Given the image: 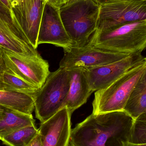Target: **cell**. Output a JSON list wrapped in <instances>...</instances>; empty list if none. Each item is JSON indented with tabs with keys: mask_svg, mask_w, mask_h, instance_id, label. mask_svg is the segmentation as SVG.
Masks as SVG:
<instances>
[{
	"mask_svg": "<svg viewBox=\"0 0 146 146\" xmlns=\"http://www.w3.org/2000/svg\"><path fill=\"white\" fill-rule=\"evenodd\" d=\"M134 120L123 111L91 115L71 130L70 146H127Z\"/></svg>",
	"mask_w": 146,
	"mask_h": 146,
	"instance_id": "6da1fadb",
	"label": "cell"
},
{
	"mask_svg": "<svg viewBox=\"0 0 146 146\" xmlns=\"http://www.w3.org/2000/svg\"><path fill=\"white\" fill-rule=\"evenodd\" d=\"M87 44L113 53H141L146 47V20L95 31Z\"/></svg>",
	"mask_w": 146,
	"mask_h": 146,
	"instance_id": "7a4b0ae2",
	"label": "cell"
},
{
	"mask_svg": "<svg viewBox=\"0 0 146 146\" xmlns=\"http://www.w3.org/2000/svg\"><path fill=\"white\" fill-rule=\"evenodd\" d=\"M100 5L94 0H77L60 9V15L73 47L85 46L96 31Z\"/></svg>",
	"mask_w": 146,
	"mask_h": 146,
	"instance_id": "3957f363",
	"label": "cell"
},
{
	"mask_svg": "<svg viewBox=\"0 0 146 146\" xmlns=\"http://www.w3.org/2000/svg\"><path fill=\"white\" fill-rule=\"evenodd\" d=\"M70 80L69 70L59 67L50 73L33 97L36 117L41 123L66 107Z\"/></svg>",
	"mask_w": 146,
	"mask_h": 146,
	"instance_id": "277c9868",
	"label": "cell"
},
{
	"mask_svg": "<svg viewBox=\"0 0 146 146\" xmlns=\"http://www.w3.org/2000/svg\"><path fill=\"white\" fill-rule=\"evenodd\" d=\"M146 71V61L129 70L107 87L95 92L92 114L123 111L133 88Z\"/></svg>",
	"mask_w": 146,
	"mask_h": 146,
	"instance_id": "5b68a950",
	"label": "cell"
},
{
	"mask_svg": "<svg viewBox=\"0 0 146 146\" xmlns=\"http://www.w3.org/2000/svg\"><path fill=\"white\" fill-rule=\"evenodd\" d=\"M146 20V0H121L100 5L96 31Z\"/></svg>",
	"mask_w": 146,
	"mask_h": 146,
	"instance_id": "8992f818",
	"label": "cell"
},
{
	"mask_svg": "<svg viewBox=\"0 0 146 146\" xmlns=\"http://www.w3.org/2000/svg\"><path fill=\"white\" fill-rule=\"evenodd\" d=\"M63 51L64 55L59 66L66 69L94 68L113 63L130 55L105 51L87 44L80 48L72 47Z\"/></svg>",
	"mask_w": 146,
	"mask_h": 146,
	"instance_id": "52a82bcc",
	"label": "cell"
},
{
	"mask_svg": "<svg viewBox=\"0 0 146 146\" xmlns=\"http://www.w3.org/2000/svg\"><path fill=\"white\" fill-rule=\"evenodd\" d=\"M1 48L7 68L15 75L40 89L51 73L48 62L42 56L26 57Z\"/></svg>",
	"mask_w": 146,
	"mask_h": 146,
	"instance_id": "ba28073f",
	"label": "cell"
},
{
	"mask_svg": "<svg viewBox=\"0 0 146 146\" xmlns=\"http://www.w3.org/2000/svg\"><path fill=\"white\" fill-rule=\"evenodd\" d=\"M146 61L141 53L101 66L82 69L93 93L109 86L129 70Z\"/></svg>",
	"mask_w": 146,
	"mask_h": 146,
	"instance_id": "9c48e42d",
	"label": "cell"
},
{
	"mask_svg": "<svg viewBox=\"0 0 146 146\" xmlns=\"http://www.w3.org/2000/svg\"><path fill=\"white\" fill-rule=\"evenodd\" d=\"M51 44L63 49L73 47V44L63 24L60 9L45 1L37 37L38 45Z\"/></svg>",
	"mask_w": 146,
	"mask_h": 146,
	"instance_id": "30bf717a",
	"label": "cell"
},
{
	"mask_svg": "<svg viewBox=\"0 0 146 146\" xmlns=\"http://www.w3.org/2000/svg\"><path fill=\"white\" fill-rule=\"evenodd\" d=\"M72 114L65 107L38 129L43 146H70Z\"/></svg>",
	"mask_w": 146,
	"mask_h": 146,
	"instance_id": "8fae6325",
	"label": "cell"
},
{
	"mask_svg": "<svg viewBox=\"0 0 146 146\" xmlns=\"http://www.w3.org/2000/svg\"><path fill=\"white\" fill-rule=\"evenodd\" d=\"M0 47L22 56L39 57L24 33L14 30L0 19Z\"/></svg>",
	"mask_w": 146,
	"mask_h": 146,
	"instance_id": "7c38bea8",
	"label": "cell"
},
{
	"mask_svg": "<svg viewBox=\"0 0 146 146\" xmlns=\"http://www.w3.org/2000/svg\"><path fill=\"white\" fill-rule=\"evenodd\" d=\"M69 70L71 80L66 107L71 114L86 104L93 93L83 70L80 68Z\"/></svg>",
	"mask_w": 146,
	"mask_h": 146,
	"instance_id": "4fadbf2b",
	"label": "cell"
},
{
	"mask_svg": "<svg viewBox=\"0 0 146 146\" xmlns=\"http://www.w3.org/2000/svg\"><path fill=\"white\" fill-rule=\"evenodd\" d=\"M45 0H28L22 21L21 30L34 48H37L39 29Z\"/></svg>",
	"mask_w": 146,
	"mask_h": 146,
	"instance_id": "5bb4252c",
	"label": "cell"
},
{
	"mask_svg": "<svg viewBox=\"0 0 146 146\" xmlns=\"http://www.w3.org/2000/svg\"><path fill=\"white\" fill-rule=\"evenodd\" d=\"M35 125L32 115H27L0 105V140L10 133Z\"/></svg>",
	"mask_w": 146,
	"mask_h": 146,
	"instance_id": "9a60e30c",
	"label": "cell"
},
{
	"mask_svg": "<svg viewBox=\"0 0 146 146\" xmlns=\"http://www.w3.org/2000/svg\"><path fill=\"white\" fill-rule=\"evenodd\" d=\"M123 111L134 120L146 112V71L133 88Z\"/></svg>",
	"mask_w": 146,
	"mask_h": 146,
	"instance_id": "2e32d148",
	"label": "cell"
},
{
	"mask_svg": "<svg viewBox=\"0 0 146 146\" xmlns=\"http://www.w3.org/2000/svg\"><path fill=\"white\" fill-rule=\"evenodd\" d=\"M0 105L27 115L34 110L32 96L14 91L0 90Z\"/></svg>",
	"mask_w": 146,
	"mask_h": 146,
	"instance_id": "e0dca14e",
	"label": "cell"
},
{
	"mask_svg": "<svg viewBox=\"0 0 146 146\" xmlns=\"http://www.w3.org/2000/svg\"><path fill=\"white\" fill-rule=\"evenodd\" d=\"M1 89L22 93L33 98L39 90L11 72L7 68L1 75Z\"/></svg>",
	"mask_w": 146,
	"mask_h": 146,
	"instance_id": "ac0fdd59",
	"label": "cell"
},
{
	"mask_svg": "<svg viewBox=\"0 0 146 146\" xmlns=\"http://www.w3.org/2000/svg\"><path fill=\"white\" fill-rule=\"evenodd\" d=\"M35 125L22 128L3 137L1 140L8 146H26L38 133Z\"/></svg>",
	"mask_w": 146,
	"mask_h": 146,
	"instance_id": "d6986e66",
	"label": "cell"
},
{
	"mask_svg": "<svg viewBox=\"0 0 146 146\" xmlns=\"http://www.w3.org/2000/svg\"><path fill=\"white\" fill-rule=\"evenodd\" d=\"M129 143L146 144V112L134 120Z\"/></svg>",
	"mask_w": 146,
	"mask_h": 146,
	"instance_id": "ffe728a7",
	"label": "cell"
},
{
	"mask_svg": "<svg viewBox=\"0 0 146 146\" xmlns=\"http://www.w3.org/2000/svg\"><path fill=\"white\" fill-rule=\"evenodd\" d=\"M0 19L14 30L24 33L14 17L12 11L1 2H0Z\"/></svg>",
	"mask_w": 146,
	"mask_h": 146,
	"instance_id": "44dd1931",
	"label": "cell"
},
{
	"mask_svg": "<svg viewBox=\"0 0 146 146\" xmlns=\"http://www.w3.org/2000/svg\"><path fill=\"white\" fill-rule=\"evenodd\" d=\"M27 1L28 0H12L10 2L11 11L19 25L23 19Z\"/></svg>",
	"mask_w": 146,
	"mask_h": 146,
	"instance_id": "7402d4cb",
	"label": "cell"
},
{
	"mask_svg": "<svg viewBox=\"0 0 146 146\" xmlns=\"http://www.w3.org/2000/svg\"><path fill=\"white\" fill-rule=\"evenodd\" d=\"M76 1L77 0H45V1L60 9L61 8Z\"/></svg>",
	"mask_w": 146,
	"mask_h": 146,
	"instance_id": "603a6c76",
	"label": "cell"
},
{
	"mask_svg": "<svg viewBox=\"0 0 146 146\" xmlns=\"http://www.w3.org/2000/svg\"><path fill=\"white\" fill-rule=\"evenodd\" d=\"M26 146H43L39 133H38Z\"/></svg>",
	"mask_w": 146,
	"mask_h": 146,
	"instance_id": "cb8c5ba5",
	"label": "cell"
},
{
	"mask_svg": "<svg viewBox=\"0 0 146 146\" xmlns=\"http://www.w3.org/2000/svg\"><path fill=\"white\" fill-rule=\"evenodd\" d=\"M7 68L2 55V48L0 47V90L1 89V76L3 72Z\"/></svg>",
	"mask_w": 146,
	"mask_h": 146,
	"instance_id": "d4e9b609",
	"label": "cell"
},
{
	"mask_svg": "<svg viewBox=\"0 0 146 146\" xmlns=\"http://www.w3.org/2000/svg\"><path fill=\"white\" fill-rule=\"evenodd\" d=\"M0 2L11 11V3L9 0H0Z\"/></svg>",
	"mask_w": 146,
	"mask_h": 146,
	"instance_id": "484cf974",
	"label": "cell"
},
{
	"mask_svg": "<svg viewBox=\"0 0 146 146\" xmlns=\"http://www.w3.org/2000/svg\"><path fill=\"white\" fill-rule=\"evenodd\" d=\"M99 5L104 4L110 2L114 1H121V0H94Z\"/></svg>",
	"mask_w": 146,
	"mask_h": 146,
	"instance_id": "4316f807",
	"label": "cell"
},
{
	"mask_svg": "<svg viewBox=\"0 0 146 146\" xmlns=\"http://www.w3.org/2000/svg\"><path fill=\"white\" fill-rule=\"evenodd\" d=\"M127 146H146V144H141V145H139V144H134L132 143H129L128 144Z\"/></svg>",
	"mask_w": 146,
	"mask_h": 146,
	"instance_id": "83f0119b",
	"label": "cell"
},
{
	"mask_svg": "<svg viewBox=\"0 0 146 146\" xmlns=\"http://www.w3.org/2000/svg\"><path fill=\"white\" fill-rule=\"evenodd\" d=\"M12 0H9V1H10V2H11V1H12Z\"/></svg>",
	"mask_w": 146,
	"mask_h": 146,
	"instance_id": "f1b7e54d",
	"label": "cell"
}]
</instances>
